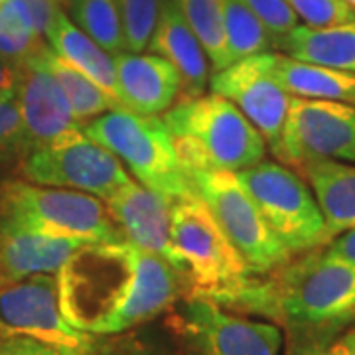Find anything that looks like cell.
Instances as JSON below:
<instances>
[{"instance_id":"6da1fadb","label":"cell","mask_w":355,"mask_h":355,"mask_svg":"<svg viewBox=\"0 0 355 355\" xmlns=\"http://www.w3.org/2000/svg\"><path fill=\"white\" fill-rule=\"evenodd\" d=\"M60 306L77 330L107 338L153 322L190 284L160 257L123 243H87L60 272Z\"/></svg>"},{"instance_id":"7a4b0ae2","label":"cell","mask_w":355,"mask_h":355,"mask_svg":"<svg viewBox=\"0 0 355 355\" xmlns=\"http://www.w3.org/2000/svg\"><path fill=\"white\" fill-rule=\"evenodd\" d=\"M207 300L286 326L291 334L330 336L355 320V265L314 249Z\"/></svg>"},{"instance_id":"3957f363","label":"cell","mask_w":355,"mask_h":355,"mask_svg":"<svg viewBox=\"0 0 355 355\" xmlns=\"http://www.w3.org/2000/svg\"><path fill=\"white\" fill-rule=\"evenodd\" d=\"M162 121L186 174L193 170L239 172L265 160L263 135L233 103L214 91L178 99Z\"/></svg>"},{"instance_id":"277c9868","label":"cell","mask_w":355,"mask_h":355,"mask_svg":"<svg viewBox=\"0 0 355 355\" xmlns=\"http://www.w3.org/2000/svg\"><path fill=\"white\" fill-rule=\"evenodd\" d=\"M0 219L48 237L85 243L125 241L99 198L26 180L10 178L0 184Z\"/></svg>"},{"instance_id":"5b68a950","label":"cell","mask_w":355,"mask_h":355,"mask_svg":"<svg viewBox=\"0 0 355 355\" xmlns=\"http://www.w3.org/2000/svg\"><path fill=\"white\" fill-rule=\"evenodd\" d=\"M83 132L128 166L144 188L170 200L193 193L162 116L116 109L91 119Z\"/></svg>"},{"instance_id":"8992f818","label":"cell","mask_w":355,"mask_h":355,"mask_svg":"<svg viewBox=\"0 0 355 355\" xmlns=\"http://www.w3.org/2000/svg\"><path fill=\"white\" fill-rule=\"evenodd\" d=\"M170 221L172 245L190 282L188 296L214 298L253 277L207 205L196 193L172 202Z\"/></svg>"},{"instance_id":"52a82bcc","label":"cell","mask_w":355,"mask_h":355,"mask_svg":"<svg viewBox=\"0 0 355 355\" xmlns=\"http://www.w3.org/2000/svg\"><path fill=\"white\" fill-rule=\"evenodd\" d=\"M191 190L202 200L253 277H265L291 261L277 235L266 225L253 198L235 172H188Z\"/></svg>"},{"instance_id":"ba28073f","label":"cell","mask_w":355,"mask_h":355,"mask_svg":"<svg viewBox=\"0 0 355 355\" xmlns=\"http://www.w3.org/2000/svg\"><path fill=\"white\" fill-rule=\"evenodd\" d=\"M235 174L291 257L330 243L314 191L298 174L270 160H261Z\"/></svg>"},{"instance_id":"9c48e42d","label":"cell","mask_w":355,"mask_h":355,"mask_svg":"<svg viewBox=\"0 0 355 355\" xmlns=\"http://www.w3.org/2000/svg\"><path fill=\"white\" fill-rule=\"evenodd\" d=\"M18 172L26 182L83 191L103 202L132 182L123 162L89 139L83 128L30 148L20 156Z\"/></svg>"},{"instance_id":"30bf717a","label":"cell","mask_w":355,"mask_h":355,"mask_svg":"<svg viewBox=\"0 0 355 355\" xmlns=\"http://www.w3.org/2000/svg\"><path fill=\"white\" fill-rule=\"evenodd\" d=\"M180 355H279L280 328L231 312L202 296H188L174 316Z\"/></svg>"},{"instance_id":"8fae6325","label":"cell","mask_w":355,"mask_h":355,"mask_svg":"<svg viewBox=\"0 0 355 355\" xmlns=\"http://www.w3.org/2000/svg\"><path fill=\"white\" fill-rule=\"evenodd\" d=\"M272 154L296 168L316 158L355 164V105L292 97Z\"/></svg>"},{"instance_id":"7c38bea8","label":"cell","mask_w":355,"mask_h":355,"mask_svg":"<svg viewBox=\"0 0 355 355\" xmlns=\"http://www.w3.org/2000/svg\"><path fill=\"white\" fill-rule=\"evenodd\" d=\"M0 334L87 352L99 340L65 320L58 275H36L0 286Z\"/></svg>"},{"instance_id":"4fadbf2b","label":"cell","mask_w":355,"mask_h":355,"mask_svg":"<svg viewBox=\"0 0 355 355\" xmlns=\"http://www.w3.org/2000/svg\"><path fill=\"white\" fill-rule=\"evenodd\" d=\"M270 62L272 51L245 58L216 71L209 79V87L233 103L263 135L268 150L275 153L284 130L292 95L272 77Z\"/></svg>"},{"instance_id":"5bb4252c","label":"cell","mask_w":355,"mask_h":355,"mask_svg":"<svg viewBox=\"0 0 355 355\" xmlns=\"http://www.w3.org/2000/svg\"><path fill=\"white\" fill-rule=\"evenodd\" d=\"M172 202L174 200L144 188L139 182H128L107 198L105 205L125 241L140 251L160 257L186 277V268L172 245Z\"/></svg>"},{"instance_id":"9a60e30c","label":"cell","mask_w":355,"mask_h":355,"mask_svg":"<svg viewBox=\"0 0 355 355\" xmlns=\"http://www.w3.org/2000/svg\"><path fill=\"white\" fill-rule=\"evenodd\" d=\"M46 50L16 65L18 69L16 103L24 123L28 150L44 146L67 132L83 128L79 123H76L64 89L44 60Z\"/></svg>"},{"instance_id":"2e32d148","label":"cell","mask_w":355,"mask_h":355,"mask_svg":"<svg viewBox=\"0 0 355 355\" xmlns=\"http://www.w3.org/2000/svg\"><path fill=\"white\" fill-rule=\"evenodd\" d=\"M119 97L128 111L162 114L182 95V81L174 65L156 53L123 51L114 55Z\"/></svg>"},{"instance_id":"e0dca14e","label":"cell","mask_w":355,"mask_h":355,"mask_svg":"<svg viewBox=\"0 0 355 355\" xmlns=\"http://www.w3.org/2000/svg\"><path fill=\"white\" fill-rule=\"evenodd\" d=\"M83 245L87 243L40 235L0 219V286L36 275H58Z\"/></svg>"},{"instance_id":"ac0fdd59","label":"cell","mask_w":355,"mask_h":355,"mask_svg":"<svg viewBox=\"0 0 355 355\" xmlns=\"http://www.w3.org/2000/svg\"><path fill=\"white\" fill-rule=\"evenodd\" d=\"M148 48L174 65L182 81L180 99L203 95L209 85L207 55L174 0H166Z\"/></svg>"},{"instance_id":"d6986e66","label":"cell","mask_w":355,"mask_h":355,"mask_svg":"<svg viewBox=\"0 0 355 355\" xmlns=\"http://www.w3.org/2000/svg\"><path fill=\"white\" fill-rule=\"evenodd\" d=\"M298 168L312 186L328 239L355 227V164L316 158Z\"/></svg>"},{"instance_id":"ffe728a7","label":"cell","mask_w":355,"mask_h":355,"mask_svg":"<svg viewBox=\"0 0 355 355\" xmlns=\"http://www.w3.org/2000/svg\"><path fill=\"white\" fill-rule=\"evenodd\" d=\"M48 46L53 53H58L62 60L79 69L83 76L93 79L101 89H105L111 97L121 101L119 97V83H116V71H114V60L107 50L93 38L73 24L64 10L58 16L46 32ZM123 103V101H121ZM127 109V107H125Z\"/></svg>"},{"instance_id":"44dd1931","label":"cell","mask_w":355,"mask_h":355,"mask_svg":"<svg viewBox=\"0 0 355 355\" xmlns=\"http://www.w3.org/2000/svg\"><path fill=\"white\" fill-rule=\"evenodd\" d=\"M270 73L292 97L355 105V73L272 53Z\"/></svg>"},{"instance_id":"7402d4cb","label":"cell","mask_w":355,"mask_h":355,"mask_svg":"<svg viewBox=\"0 0 355 355\" xmlns=\"http://www.w3.org/2000/svg\"><path fill=\"white\" fill-rule=\"evenodd\" d=\"M288 58L355 73V18L326 28L296 26L277 44Z\"/></svg>"},{"instance_id":"603a6c76","label":"cell","mask_w":355,"mask_h":355,"mask_svg":"<svg viewBox=\"0 0 355 355\" xmlns=\"http://www.w3.org/2000/svg\"><path fill=\"white\" fill-rule=\"evenodd\" d=\"M44 60L50 67V71L60 81L64 89L71 114L81 127L87 125L91 119L107 113V111H116L125 109V105L111 97L105 89H101L93 79L83 76L73 65H69L65 60H62L58 53H53L48 46L44 53Z\"/></svg>"},{"instance_id":"cb8c5ba5","label":"cell","mask_w":355,"mask_h":355,"mask_svg":"<svg viewBox=\"0 0 355 355\" xmlns=\"http://www.w3.org/2000/svg\"><path fill=\"white\" fill-rule=\"evenodd\" d=\"M182 16L202 44L203 51L214 67L221 71L229 67L223 0H174Z\"/></svg>"},{"instance_id":"d4e9b609","label":"cell","mask_w":355,"mask_h":355,"mask_svg":"<svg viewBox=\"0 0 355 355\" xmlns=\"http://www.w3.org/2000/svg\"><path fill=\"white\" fill-rule=\"evenodd\" d=\"M77 26L111 55L127 51L119 0H62Z\"/></svg>"},{"instance_id":"484cf974","label":"cell","mask_w":355,"mask_h":355,"mask_svg":"<svg viewBox=\"0 0 355 355\" xmlns=\"http://www.w3.org/2000/svg\"><path fill=\"white\" fill-rule=\"evenodd\" d=\"M223 18L229 65L270 51V34L243 0H223Z\"/></svg>"},{"instance_id":"4316f807","label":"cell","mask_w":355,"mask_h":355,"mask_svg":"<svg viewBox=\"0 0 355 355\" xmlns=\"http://www.w3.org/2000/svg\"><path fill=\"white\" fill-rule=\"evenodd\" d=\"M46 46L24 4L20 0H6L0 6V55L20 65L46 50Z\"/></svg>"},{"instance_id":"83f0119b","label":"cell","mask_w":355,"mask_h":355,"mask_svg":"<svg viewBox=\"0 0 355 355\" xmlns=\"http://www.w3.org/2000/svg\"><path fill=\"white\" fill-rule=\"evenodd\" d=\"M166 0H119L127 51L142 53L148 48Z\"/></svg>"},{"instance_id":"f1b7e54d","label":"cell","mask_w":355,"mask_h":355,"mask_svg":"<svg viewBox=\"0 0 355 355\" xmlns=\"http://www.w3.org/2000/svg\"><path fill=\"white\" fill-rule=\"evenodd\" d=\"M294 14L310 28H326L349 22L355 10L345 0H286Z\"/></svg>"},{"instance_id":"f546056e","label":"cell","mask_w":355,"mask_h":355,"mask_svg":"<svg viewBox=\"0 0 355 355\" xmlns=\"http://www.w3.org/2000/svg\"><path fill=\"white\" fill-rule=\"evenodd\" d=\"M28 150L24 123L16 99H0V162L6 164Z\"/></svg>"},{"instance_id":"4dcf8cb0","label":"cell","mask_w":355,"mask_h":355,"mask_svg":"<svg viewBox=\"0 0 355 355\" xmlns=\"http://www.w3.org/2000/svg\"><path fill=\"white\" fill-rule=\"evenodd\" d=\"M254 16L263 22L266 32L272 38V46L298 26V16L294 14L286 0H243Z\"/></svg>"},{"instance_id":"1f68e13d","label":"cell","mask_w":355,"mask_h":355,"mask_svg":"<svg viewBox=\"0 0 355 355\" xmlns=\"http://www.w3.org/2000/svg\"><path fill=\"white\" fill-rule=\"evenodd\" d=\"M93 349L87 352V349L40 342V340H32L24 336L0 334V355H93Z\"/></svg>"},{"instance_id":"d6a6232c","label":"cell","mask_w":355,"mask_h":355,"mask_svg":"<svg viewBox=\"0 0 355 355\" xmlns=\"http://www.w3.org/2000/svg\"><path fill=\"white\" fill-rule=\"evenodd\" d=\"M93 355H168L158 347L156 343L148 342L139 336L130 334H119V336H107L99 338L95 343Z\"/></svg>"},{"instance_id":"836d02e7","label":"cell","mask_w":355,"mask_h":355,"mask_svg":"<svg viewBox=\"0 0 355 355\" xmlns=\"http://www.w3.org/2000/svg\"><path fill=\"white\" fill-rule=\"evenodd\" d=\"M286 355H349L343 343L330 342L328 336H302L291 334Z\"/></svg>"},{"instance_id":"e575fe53","label":"cell","mask_w":355,"mask_h":355,"mask_svg":"<svg viewBox=\"0 0 355 355\" xmlns=\"http://www.w3.org/2000/svg\"><path fill=\"white\" fill-rule=\"evenodd\" d=\"M28 8V12L32 16L34 28L42 38H46V32L53 22V18L62 10L60 2L62 0H20Z\"/></svg>"},{"instance_id":"d590c367","label":"cell","mask_w":355,"mask_h":355,"mask_svg":"<svg viewBox=\"0 0 355 355\" xmlns=\"http://www.w3.org/2000/svg\"><path fill=\"white\" fill-rule=\"evenodd\" d=\"M326 251L342 261H347L355 265V227L347 229L340 233L338 237H334L328 245H326Z\"/></svg>"},{"instance_id":"8d00e7d4","label":"cell","mask_w":355,"mask_h":355,"mask_svg":"<svg viewBox=\"0 0 355 355\" xmlns=\"http://www.w3.org/2000/svg\"><path fill=\"white\" fill-rule=\"evenodd\" d=\"M18 69L0 55V99H16Z\"/></svg>"},{"instance_id":"74e56055","label":"cell","mask_w":355,"mask_h":355,"mask_svg":"<svg viewBox=\"0 0 355 355\" xmlns=\"http://www.w3.org/2000/svg\"><path fill=\"white\" fill-rule=\"evenodd\" d=\"M340 342H342L343 347L347 349V354L355 355V326L352 330H347L343 334L342 338H340Z\"/></svg>"},{"instance_id":"f35d334b","label":"cell","mask_w":355,"mask_h":355,"mask_svg":"<svg viewBox=\"0 0 355 355\" xmlns=\"http://www.w3.org/2000/svg\"><path fill=\"white\" fill-rule=\"evenodd\" d=\"M345 2H347V4H349V6L355 10V0H345Z\"/></svg>"},{"instance_id":"ab89813d","label":"cell","mask_w":355,"mask_h":355,"mask_svg":"<svg viewBox=\"0 0 355 355\" xmlns=\"http://www.w3.org/2000/svg\"><path fill=\"white\" fill-rule=\"evenodd\" d=\"M4 2H6V0H0V6H2V4H4Z\"/></svg>"},{"instance_id":"60d3db41","label":"cell","mask_w":355,"mask_h":355,"mask_svg":"<svg viewBox=\"0 0 355 355\" xmlns=\"http://www.w3.org/2000/svg\"><path fill=\"white\" fill-rule=\"evenodd\" d=\"M0 164H2V162H0Z\"/></svg>"}]
</instances>
